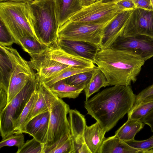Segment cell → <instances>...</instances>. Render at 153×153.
<instances>
[{
	"label": "cell",
	"mask_w": 153,
	"mask_h": 153,
	"mask_svg": "<svg viewBox=\"0 0 153 153\" xmlns=\"http://www.w3.org/2000/svg\"><path fill=\"white\" fill-rule=\"evenodd\" d=\"M136 95L130 85L113 86L84 102L87 114L108 132L134 105Z\"/></svg>",
	"instance_id": "cell-1"
},
{
	"label": "cell",
	"mask_w": 153,
	"mask_h": 153,
	"mask_svg": "<svg viewBox=\"0 0 153 153\" xmlns=\"http://www.w3.org/2000/svg\"><path fill=\"white\" fill-rule=\"evenodd\" d=\"M145 61L132 53L102 48L94 63L104 74L108 86L130 85L135 82Z\"/></svg>",
	"instance_id": "cell-2"
},
{
	"label": "cell",
	"mask_w": 153,
	"mask_h": 153,
	"mask_svg": "<svg viewBox=\"0 0 153 153\" xmlns=\"http://www.w3.org/2000/svg\"><path fill=\"white\" fill-rule=\"evenodd\" d=\"M33 20L30 4L0 2V22L11 33L16 44L20 39L25 36L37 39L33 30Z\"/></svg>",
	"instance_id": "cell-3"
},
{
	"label": "cell",
	"mask_w": 153,
	"mask_h": 153,
	"mask_svg": "<svg viewBox=\"0 0 153 153\" xmlns=\"http://www.w3.org/2000/svg\"><path fill=\"white\" fill-rule=\"evenodd\" d=\"M30 4L35 35L41 42L50 47L57 39L59 27L54 0H34Z\"/></svg>",
	"instance_id": "cell-4"
},
{
	"label": "cell",
	"mask_w": 153,
	"mask_h": 153,
	"mask_svg": "<svg viewBox=\"0 0 153 153\" xmlns=\"http://www.w3.org/2000/svg\"><path fill=\"white\" fill-rule=\"evenodd\" d=\"M39 78L36 73L0 112V131L2 139L14 134L13 123L19 117L37 89Z\"/></svg>",
	"instance_id": "cell-5"
},
{
	"label": "cell",
	"mask_w": 153,
	"mask_h": 153,
	"mask_svg": "<svg viewBox=\"0 0 153 153\" xmlns=\"http://www.w3.org/2000/svg\"><path fill=\"white\" fill-rule=\"evenodd\" d=\"M109 23L100 25L68 21L59 27L57 38L87 42L100 48L104 29Z\"/></svg>",
	"instance_id": "cell-6"
},
{
	"label": "cell",
	"mask_w": 153,
	"mask_h": 153,
	"mask_svg": "<svg viewBox=\"0 0 153 153\" xmlns=\"http://www.w3.org/2000/svg\"><path fill=\"white\" fill-rule=\"evenodd\" d=\"M119 13L115 2L105 1L101 0L82 7L73 15L68 21L104 24L110 22Z\"/></svg>",
	"instance_id": "cell-7"
},
{
	"label": "cell",
	"mask_w": 153,
	"mask_h": 153,
	"mask_svg": "<svg viewBox=\"0 0 153 153\" xmlns=\"http://www.w3.org/2000/svg\"><path fill=\"white\" fill-rule=\"evenodd\" d=\"M70 110L69 105L59 98L49 110L48 128L45 146L51 145L64 135L70 134L67 115Z\"/></svg>",
	"instance_id": "cell-8"
},
{
	"label": "cell",
	"mask_w": 153,
	"mask_h": 153,
	"mask_svg": "<svg viewBox=\"0 0 153 153\" xmlns=\"http://www.w3.org/2000/svg\"><path fill=\"white\" fill-rule=\"evenodd\" d=\"M110 48L132 53L146 61L153 57V37L143 35L120 36Z\"/></svg>",
	"instance_id": "cell-9"
},
{
	"label": "cell",
	"mask_w": 153,
	"mask_h": 153,
	"mask_svg": "<svg viewBox=\"0 0 153 153\" xmlns=\"http://www.w3.org/2000/svg\"><path fill=\"white\" fill-rule=\"evenodd\" d=\"M143 35L153 37V11L136 8L121 36Z\"/></svg>",
	"instance_id": "cell-10"
},
{
	"label": "cell",
	"mask_w": 153,
	"mask_h": 153,
	"mask_svg": "<svg viewBox=\"0 0 153 153\" xmlns=\"http://www.w3.org/2000/svg\"><path fill=\"white\" fill-rule=\"evenodd\" d=\"M68 120L73 146L72 153H91L85 140L86 126L85 116L76 109H70Z\"/></svg>",
	"instance_id": "cell-11"
},
{
	"label": "cell",
	"mask_w": 153,
	"mask_h": 153,
	"mask_svg": "<svg viewBox=\"0 0 153 153\" xmlns=\"http://www.w3.org/2000/svg\"><path fill=\"white\" fill-rule=\"evenodd\" d=\"M36 73L22 57L12 74L7 90V104L24 88Z\"/></svg>",
	"instance_id": "cell-12"
},
{
	"label": "cell",
	"mask_w": 153,
	"mask_h": 153,
	"mask_svg": "<svg viewBox=\"0 0 153 153\" xmlns=\"http://www.w3.org/2000/svg\"><path fill=\"white\" fill-rule=\"evenodd\" d=\"M22 57L11 46L0 45V88L7 92L11 75Z\"/></svg>",
	"instance_id": "cell-13"
},
{
	"label": "cell",
	"mask_w": 153,
	"mask_h": 153,
	"mask_svg": "<svg viewBox=\"0 0 153 153\" xmlns=\"http://www.w3.org/2000/svg\"><path fill=\"white\" fill-rule=\"evenodd\" d=\"M133 10L119 13L105 27L100 48H110L115 41L121 36Z\"/></svg>",
	"instance_id": "cell-14"
},
{
	"label": "cell",
	"mask_w": 153,
	"mask_h": 153,
	"mask_svg": "<svg viewBox=\"0 0 153 153\" xmlns=\"http://www.w3.org/2000/svg\"><path fill=\"white\" fill-rule=\"evenodd\" d=\"M55 43L67 53L88 59L94 63L97 54L101 49L97 45L84 41L57 38Z\"/></svg>",
	"instance_id": "cell-15"
},
{
	"label": "cell",
	"mask_w": 153,
	"mask_h": 153,
	"mask_svg": "<svg viewBox=\"0 0 153 153\" xmlns=\"http://www.w3.org/2000/svg\"><path fill=\"white\" fill-rule=\"evenodd\" d=\"M28 63L32 68L37 71L40 80L42 81L69 66L51 59L44 52L31 57Z\"/></svg>",
	"instance_id": "cell-16"
},
{
	"label": "cell",
	"mask_w": 153,
	"mask_h": 153,
	"mask_svg": "<svg viewBox=\"0 0 153 153\" xmlns=\"http://www.w3.org/2000/svg\"><path fill=\"white\" fill-rule=\"evenodd\" d=\"M36 91L37 97L25 125L36 116L49 111L53 104L59 98L40 79Z\"/></svg>",
	"instance_id": "cell-17"
},
{
	"label": "cell",
	"mask_w": 153,
	"mask_h": 153,
	"mask_svg": "<svg viewBox=\"0 0 153 153\" xmlns=\"http://www.w3.org/2000/svg\"><path fill=\"white\" fill-rule=\"evenodd\" d=\"M44 53L51 59L69 66L85 68L96 67L92 61L68 53L59 48L56 43L49 47Z\"/></svg>",
	"instance_id": "cell-18"
},
{
	"label": "cell",
	"mask_w": 153,
	"mask_h": 153,
	"mask_svg": "<svg viewBox=\"0 0 153 153\" xmlns=\"http://www.w3.org/2000/svg\"><path fill=\"white\" fill-rule=\"evenodd\" d=\"M54 2L59 27L82 8L79 0H54Z\"/></svg>",
	"instance_id": "cell-19"
},
{
	"label": "cell",
	"mask_w": 153,
	"mask_h": 153,
	"mask_svg": "<svg viewBox=\"0 0 153 153\" xmlns=\"http://www.w3.org/2000/svg\"><path fill=\"white\" fill-rule=\"evenodd\" d=\"M106 130L97 122L86 126L84 138L85 143L91 153H98L104 140Z\"/></svg>",
	"instance_id": "cell-20"
},
{
	"label": "cell",
	"mask_w": 153,
	"mask_h": 153,
	"mask_svg": "<svg viewBox=\"0 0 153 153\" xmlns=\"http://www.w3.org/2000/svg\"><path fill=\"white\" fill-rule=\"evenodd\" d=\"M144 150L131 146L114 135L105 138L98 153H144Z\"/></svg>",
	"instance_id": "cell-21"
},
{
	"label": "cell",
	"mask_w": 153,
	"mask_h": 153,
	"mask_svg": "<svg viewBox=\"0 0 153 153\" xmlns=\"http://www.w3.org/2000/svg\"><path fill=\"white\" fill-rule=\"evenodd\" d=\"M145 124L141 120L128 119L115 132V135L125 142L134 140L135 135L144 127Z\"/></svg>",
	"instance_id": "cell-22"
},
{
	"label": "cell",
	"mask_w": 153,
	"mask_h": 153,
	"mask_svg": "<svg viewBox=\"0 0 153 153\" xmlns=\"http://www.w3.org/2000/svg\"><path fill=\"white\" fill-rule=\"evenodd\" d=\"M85 87V86L71 85L62 80L56 82L49 88L59 98L75 99L78 97Z\"/></svg>",
	"instance_id": "cell-23"
},
{
	"label": "cell",
	"mask_w": 153,
	"mask_h": 153,
	"mask_svg": "<svg viewBox=\"0 0 153 153\" xmlns=\"http://www.w3.org/2000/svg\"><path fill=\"white\" fill-rule=\"evenodd\" d=\"M17 44L20 45L31 57L42 53L49 48L37 39L30 36L22 37L19 40Z\"/></svg>",
	"instance_id": "cell-24"
},
{
	"label": "cell",
	"mask_w": 153,
	"mask_h": 153,
	"mask_svg": "<svg viewBox=\"0 0 153 153\" xmlns=\"http://www.w3.org/2000/svg\"><path fill=\"white\" fill-rule=\"evenodd\" d=\"M107 86H109L107 80L103 72L98 68L94 71L90 81L84 89L86 100L101 88Z\"/></svg>",
	"instance_id": "cell-25"
},
{
	"label": "cell",
	"mask_w": 153,
	"mask_h": 153,
	"mask_svg": "<svg viewBox=\"0 0 153 153\" xmlns=\"http://www.w3.org/2000/svg\"><path fill=\"white\" fill-rule=\"evenodd\" d=\"M97 67L93 68H85L69 66L48 78L43 81L44 83L49 87L56 82L64 79L74 74L82 72L93 71L98 68Z\"/></svg>",
	"instance_id": "cell-26"
},
{
	"label": "cell",
	"mask_w": 153,
	"mask_h": 153,
	"mask_svg": "<svg viewBox=\"0 0 153 153\" xmlns=\"http://www.w3.org/2000/svg\"><path fill=\"white\" fill-rule=\"evenodd\" d=\"M73 146L70 134H66L53 144L44 145L43 153H72Z\"/></svg>",
	"instance_id": "cell-27"
},
{
	"label": "cell",
	"mask_w": 153,
	"mask_h": 153,
	"mask_svg": "<svg viewBox=\"0 0 153 153\" xmlns=\"http://www.w3.org/2000/svg\"><path fill=\"white\" fill-rule=\"evenodd\" d=\"M36 90L32 94L19 117L13 123V127L14 133H22V131L26 123L37 97L38 94Z\"/></svg>",
	"instance_id": "cell-28"
},
{
	"label": "cell",
	"mask_w": 153,
	"mask_h": 153,
	"mask_svg": "<svg viewBox=\"0 0 153 153\" xmlns=\"http://www.w3.org/2000/svg\"><path fill=\"white\" fill-rule=\"evenodd\" d=\"M153 108V102H142L134 105L128 113V119L141 120Z\"/></svg>",
	"instance_id": "cell-29"
},
{
	"label": "cell",
	"mask_w": 153,
	"mask_h": 153,
	"mask_svg": "<svg viewBox=\"0 0 153 153\" xmlns=\"http://www.w3.org/2000/svg\"><path fill=\"white\" fill-rule=\"evenodd\" d=\"M95 70L78 73L63 80L66 83L71 85L85 86Z\"/></svg>",
	"instance_id": "cell-30"
},
{
	"label": "cell",
	"mask_w": 153,
	"mask_h": 153,
	"mask_svg": "<svg viewBox=\"0 0 153 153\" xmlns=\"http://www.w3.org/2000/svg\"><path fill=\"white\" fill-rule=\"evenodd\" d=\"M50 116L49 111L42 113V117L39 130L33 137L41 143L45 145L47 140Z\"/></svg>",
	"instance_id": "cell-31"
},
{
	"label": "cell",
	"mask_w": 153,
	"mask_h": 153,
	"mask_svg": "<svg viewBox=\"0 0 153 153\" xmlns=\"http://www.w3.org/2000/svg\"><path fill=\"white\" fill-rule=\"evenodd\" d=\"M44 144L33 137L27 140L21 148L18 149L16 153H43Z\"/></svg>",
	"instance_id": "cell-32"
},
{
	"label": "cell",
	"mask_w": 153,
	"mask_h": 153,
	"mask_svg": "<svg viewBox=\"0 0 153 153\" xmlns=\"http://www.w3.org/2000/svg\"><path fill=\"white\" fill-rule=\"evenodd\" d=\"M22 133H15L2 139L0 143V148L6 146H16L21 148L25 143L24 136Z\"/></svg>",
	"instance_id": "cell-33"
},
{
	"label": "cell",
	"mask_w": 153,
	"mask_h": 153,
	"mask_svg": "<svg viewBox=\"0 0 153 153\" xmlns=\"http://www.w3.org/2000/svg\"><path fill=\"white\" fill-rule=\"evenodd\" d=\"M42 113L34 117L25 125L21 132L28 134L34 137L37 132L41 123Z\"/></svg>",
	"instance_id": "cell-34"
},
{
	"label": "cell",
	"mask_w": 153,
	"mask_h": 153,
	"mask_svg": "<svg viewBox=\"0 0 153 153\" xmlns=\"http://www.w3.org/2000/svg\"><path fill=\"white\" fill-rule=\"evenodd\" d=\"M0 45L11 46L16 41L3 24L0 23Z\"/></svg>",
	"instance_id": "cell-35"
},
{
	"label": "cell",
	"mask_w": 153,
	"mask_h": 153,
	"mask_svg": "<svg viewBox=\"0 0 153 153\" xmlns=\"http://www.w3.org/2000/svg\"><path fill=\"white\" fill-rule=\"evenodd\" d=\"M129 145L136 149L146 151L153 148V135L149 138L143 140H135L126 142Z\"/></svg>",
	"instance_id": "cell-36"
},
{
	"label": "cell",
	"mask_w": 153,
	"mask_h": 153,
	"mask_svg": "<svg viewBox=\"0 0 153 153\" xmlns=\"http://www.w3.org/2000/svg\"><path fill=\"white\" fill-rule=\"evenodd\" d=\"M153 102V83L136 95L134 105L142 102Z\"/></svg>",
	"instance_id": "cell-37"
},
{
	"label": "cell",
	"mask_w": 153,
	"mask_h": 153,
	"mask_svg": "<svg viewBox=\"0 0 153 153\" xmlns=\"http://www.w3.org/2000/svg\"><path fill=\"white\" fill-rule=\"evenodd\" d=\"M115 2L119 12L127 10H133L136 8L132 0H120Z\"/></svg>",
	"instance_id": "cell-38"
},
{
	"label": "cell",
	"mask_w": 153,
	"mask_h": 153,
	"mask_svg": "<svg viewBox=\"0 0 153 153\" xmlns=\"http://www.w3.org/2000/svg\"><path fill=\"white\" fill-rule=\"evenodd\" d=\"M136 8L153 11L151 0H132Z\"/></svg>",
	"instance_id": "cell-39"
},
{
	"label": "cell",
	"mask_w": 153,
	"mask_h": 153,
	"mask_svg": "<svg viewBox=\"0 0 153 153\" xmlns=\"http://www.w3.org/2000/svg\"><path fill=\"white\" fill-rule=\"evenodd\" d=\"M7 104V92L4 90L0 88V112H1Z\"/></svg>",
	"instance_id": "cell-40"
},
{
	"label": "cell",
	"mask_w": 153,
	"mask_h": 153,
	"mask_svg": "<svg viewBox=\"0 0 153 153\" xmlns=\"http://www.w3.org/2000/svg\"><path fill=\"white\" fill-rule=\"evenodd\" d=\"M141 120L145 124L149 126L152 132H153V108Z\"/></svg>",
	"instance_id": "cell-41"
},
{
	"label": "cell",
	"mask_w": 153,
	"mask_h": 153,
	"mask_svg": "<svg viewBox=\"0 0 153 153\" xmlns=\"http://www.w3.org/2000/svg\"><path fill=\"white\" fill-rule=\"evenodd\" d=\"M101 0H79L82 7L88 6Z\"/></svg>",
	"instance_id": "cell-42"
},
{
	"label": "cell",
	"mask_w": 153,
	"mask_h": 153,
	"mask_svg": "<svg viewBox=\"0 0 153 153\" xmlns=\"http://www.w3.org/2000/svg\"><path fill=\"white\" fill-rule=\"evenodd\" d=\"M34 0H0V2L13 1L30 4Z\"/></svg>",
	"instance_id": "cell-43"
},
{
	"label": "cell",
	"mask_w": 153,
	"mask_h": 153,
	"mask_svg": "<svg viewBox=\"0 0 153 153\" xmlns=\"http://www.w3.org/2000/svg\"><path fill=\"white\" fill-rule=\"evenodd\" d=\"M119 0H103L105 1H113L114 2H116Z\"/></svg>",
	"instance_id": "cell-44"
},
{
	"label": "cell",
	"mask_w": 153,
	"mask_h": 153,
	"mask_svg": "<svg viewBox=\"0 0 153 153\" xmlns=\"http://www.w3.org/2000/svg\"><path fill=\"white\" fill-rule=\"evenodd\" d=\"M151 3L152 4V7L153 9V0H151Z\"/></svg>",
	"instance_id": "cell-45"
},
{
	"label": "cell",
	"mask_w": 153,
	"mask_h": 153,
	"mask_svg": "<svg viewBox=\"0 0 153 153\" xmlns=\"http://www.w3.org/2000/svg\"></svg>",
	"instance_id": "cell-46"
},
{
	"label": "cell",
	"mask_w": 153,
	"mask_h": 153,
	"mask_svg": "<svg viewBox=\"0 0 153 153\" xmlns=\"http://www.w3.org/2000/svg\"><path fill=\"white\" fill-rule=\"evenodd\" d=\"M152 149H153V148Z\"/></svg>",
	"instance_id": "cell-47"
}]
</instances>
